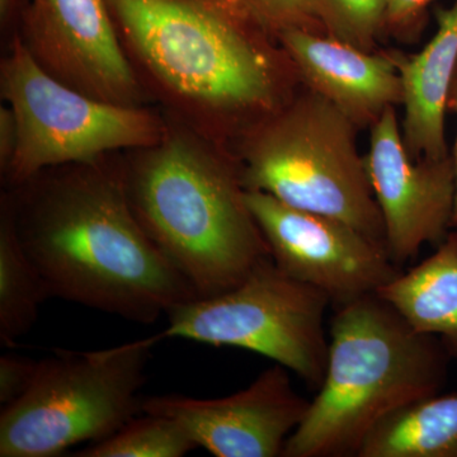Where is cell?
<instances>
[{"mask_svg":"<svg viewBox=\"0 0 457 457\" xmlns=\"http://www.w3.org/2000/svg\"><path fill=\"white\" fill-rule=\"evenodd\" d=\"M356 129L347 114L312 89L251 147L243 186L295 209L335 218L386 245Z\"/></svg>","mask_w":457,"mask_h":457,"instance_id":"5b68a950","label":"cell"},{"mask_svg":"<svg viewBox=\"0 0 457 457\" xmlns=\"http://www.w3.org/2000/svg\"><path fill=\"white\" fill-rule=\"evenodd\" d=\"M255 11L272 22L286 27H302L314 20L311 0H249Z\"/></svg>","mask_w":457,"mask_h":457,"instance_id":"44dd1931","label":"cell"},{"mask_svg":"<svg viewBox=\"0 0 457 457\" xmlns=\"http://www.w3.org/2000/svg\"><path fill=\"white\" fill-rule=\"evenodd\" d=\"M27 29L33 55L92 97L128 104L137 95L106 0H32Z\"/></svg>","mask_w":457,"mask_h":457,"instance_id":"7c38bea8","label":"cell"},{"mask_svg":"<svg viewBox=\"0 0 457 457\" xmlns=\"http://www.w3.org/2000/svg\"><path fill=\"white\" fill-rule=\"evenodd\" d=\"M245 200L276 266L326 294L333 308L378 294L402 273L384 242L345 222L295 209L266 192L245 189Z\"/></svg>","mask_w":457,"mask_h":457,"instance_id":"9c48e42d","label":"cell"},{"mask_svg":"<svg viewBox=\"0 0 457 457\" xmlns=\"http://www.w3.org/2000/svg\"><path fill=\"white\" fill-rule=\"evenodd\" d=\"M129 188L141 227L198 299L230 290L270 257L242 180L196 147H159L137 165Z\"/></svg>","mask_w":457,"mask_h":457,"instance_id":"3957f363","label":"cell"},{"mask_svg":"<svg viewBox=\"0 0 457 457\" xmlns=\"http://www.w3.org/2000/svg\"><path fill=\"white\" fill-rule=\"evenodd\" d=\"M51 297L40 272L18 239L7 210L0 228V342L14 347L32 329L42 303Z\"/></svg>","mask_w":457,"mask_h":457,"instance_id":"e0dca14e","label":"cell"},{"mask_svg":"<svg viewBox=\"0 0 457 457\" xmlns=\"http://www.w3.org/2000/svg\"><path fill=\"white\" fill-rule=\"evenodd\" d=\"M447 108L455 112L457 117V69L455 77H453V84H451L450 95H449V104H447ZM453 165H455V177H456V196H455V210H453V228H457V139L455 147H453Z\"/></svg>","mask_w":457,"mask_h":457,"instance_id":"603a6c76","label":"cell"},{"mask_svg":"<svg viewBox=\"0 0 457 457\" xmlns=\"http://www.w3.org/2000/svg\"><path fill=\"white\" fill-rule=\"evenodd\" d=\"M38 361L16 356V354H4L0 359V404L3 407L11 404L14 400L23 395L29 389Z\"/></svg>","mask_w":457,"mask_h":457,"instance_id":"ffe728a7","label":"cell"},{"mask_svg":"<svg viewBox=\"0 0 457 457\" xmlns=\"http://www.w3.org/2000/svg\"><path fill=\"white\" fill-rule=\"evenodd\" d=\"M366 170L383 216L394 263L414 260L425 245H440L453 228L456 177L453 155L414 159L402 137L395 108L371 125Z\"/></svg>","mask_w":457,"mask_h":457,"instance_id":"30bf717a","label":"cell"},{"mask_svg":"<svg viewBox=\"0 0 457 457\" xmlns=\"http://www.w3.org/2000/svg\"><path fill=\"white\" fill-rule=\"evenodd\" d=\"M311 402L275 363L245 389L219 399L182 395L143 400L144 413L170 417L216 457H276L303 422Z\"/></svg>","mask_w":457,"mask_h":457,"instance_id":"8fae6325","label":"cell"},{"mask_svg":"<svg viewBox=\"0 0 457 457\" xmlns=\"http://www.w3.org/2000/svg\"><path fill=\"white\" fill-rule=\"evenodd\" d=\"M403 83L402 137L414 159L451 155L446 141L447 104L457 69V0L438 9L437 32L420 54H392Z\"/></svg>","mask_w":457,"mask_h":457,"instance_id":"5bb4252c","label":"cell"},{"mask_svg":"<svg viewBox=\"0 0 457 457\" xmlns=\"http://www.w3.org/2000/svg\"><path fill=\"white\" fill-rule=\"evenodd\" d=\"M25 209L12 220L51 296L143 324L198 299L147 237L120 180H54Z\"/></svg>","mask_w":457,"mask_h":457,"instance_id":"6da1fadb","label":"cell"},{"mask_svg":"<svg viewBox=\"0 0 457 457\" xmlns=\"http://www.w3.org/2000/svg\"><path fill=\"white\" fill-rule=\"evenodd\" d=\"M435 253L385 285L378 295L422 335L457 360V228Z\"/></svg>","mask_w":457,"mask_h":457,"instance_id":"9a60e30c","label":"cell"},{"mask_svg":"<svg viewBox=\"0 0 457 457\" xmlns=\"http://www.w3.org/2000/svg\"><path fill=\"white\" fill-rule=\"evenodd\" d=\"M323 384L282 457H354L384 420L436 395L449 354L378 294L335 308Z\"/></svg>","mask_w":457,"mask_h":457,"instance_id":"7a4b0ae2","label":"cell"},{"mask_svg":"<svg viewBox=\"0 0 457 457\" xmlns=\"http://www.w3.org/2000/svg\"><path fill=\"white\" fill-rule=\"evenodd\" d=\"M357 457H457V394H436L387 418Z\"/></svg>","mask_w":457,"mask_h":457,"instance_id":"2e32d148","label":"cell"},{"mask_svg":"<svg viewBox=\"0 0 457 457\" xmlns=\"http://www.w3.org/2000/svg\"><path fill=\"white\" fill-rule=\"evenodd\" d=\"M329 305L326 294L286 275L269 257L230 290L171 311L161 336L254 352L318 392L327 370Z\"/></svg>","mask_w":457,"mask_h":457,"instance_id":"8992f818","label":"cell"},{"mask_svg":"<svg viewBox=\"0 0 457 457\" xmlns=\"http://www.w3.org/2000/svg\"><path fill=\"white\" fill-rule=\"evenodd\" d=\"M432 0H389L387 21L389 25H404L417 17Z\"/></svg>","mask_w":457,"mask_h":457,"instance_id":"7402d4cb","label":"cell"},{"mask_svg":"<svg viewBox=\"0 0 457 457\" xmlns=\"http://www.w3.org/2000/svg\"><path fill=\"white\" fill-rule=\"evenodd\" d=\"M281 41L312 89L329 99L359 126H371L403 102V83L393 55H375L302 27L281 29Z\"/></svg>","mask_w":457,"mask_h":457,"instance_id":"4fadbf2b","label":"cell"},{"mask_svg":"<svg viewBox=\"0 0 457 457\" xmlns=\"http://www.w3.org/2000/svg\"><path fill=\"white\" fill-rule=\"evenodd\" d=\"M3 90L14 120L8 165L18 183L51 165L89 163L110 150L146 145L158 135L147 113L57 82L21 42L5 62Z\"/></svg>","mask_w":457,"mask_h":457,"instance_id":"ba28073f","label":"cell"},{"mask_svg":"<svg viewBox=\"0 0 457 457\" xmlns=\"http://www.w3.org/2000/svg\"><path fill=\"white\" fill-rule=\"evenodd\" d=\"M387 7L389 0H311L312 17L330 37L363 51L374 49Z\"/></svg>","mask_w":457,"mask_h":457,"instance_id":"d6986e66","label":"cell"},{"mask_svg":"<svg viewBox=\"0 0 457 457\" xmlns=\"http://www.w3.org/2000/svg\"><path fill=\"white\" fill-rule=\"evenodd\" d=\"M150 68L180 95L219 107L269 101L266 62L245 36L192 0H108Z\"/></svg>","mask_w":457,"mask_h":457,"instance_id":"52a82bcc","label":"cell"},{"mask_svg":"<svg viewBox=\"0 0 457 457\" xmlns=\"http://www.w3.org/2000/svg\"><path fill=\"white\" fill-rule=\"evenodd\" d=\"M159 335L38 361L29 389L0 414V456L55 457L110 437L143 413L139 393Z\"/></svg>","mask_w":457,"mask_h":457,"instance_id":"277c9868","label":"cell"},{"mask_svg":"<svg viewBox=\"0 0 457 457\" xmlns=\"http://www.w3.org/2000/svg\"><path fill=\"white\" fill-rule=\"evenodd\" d=\"M197 445L170 417L140 413L104 440L90 444L78 457H182Z\"/></svg>","mask_w":457,"mask_h":457,"instance_id":"ac0fdd59","label":"cell"}]
</instances>
